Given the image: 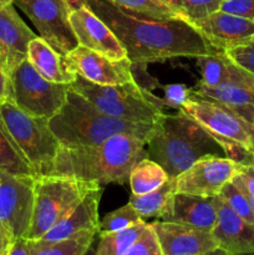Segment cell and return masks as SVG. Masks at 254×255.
Masks as SVG:
<instances>
[{"mask_svg":"<svg viewBox=\"0 0 254 255\" xmlns=\"http://www.w3.org/2000/svg\"><path fill=\"white\" fill-rule=\"evenodd\" d=\"M0 171L11 174H29L36 176L31 167L27 164L19 148L7 132L0 117Z\"/></svg>","mask_w":254,"mask_h":255,"instance_id":"27","label":"cell"},{"mask_svg":"<svg viewBox=\"0 0 254 255\" xmlns=\"http://www.w3.org/2000/svg\"><path fill=\"white\" fill-rule=\"evenodd\" d=\"M222 199L227 203V206L232 209L241 218L247 221L248 223L254 224V214L252 211L251 202L248 197L244 194L243 191L238 188L233 182H229L222 188L218 194Z\"/></svg>","mask_w":254,"mask_h":255,"instance_id":"30","label":"cell"},{"mask_svg":"<svg viewBox=\"0 0 254 255\" xmlns=\"http://www.w3.org/2000/svg\"><path fill=\"white\" fill-rule=\"evenodd\" d=\"M251 124L254 126V115H253V117H252V122H251Z\"/></svg>","mask_w":254,"mask_h":255,"instance_id":"45","label":"cell"},{"mask_svg":"<svg viewBox=\"0 0 254 255\" xmlns=\"http://www.w3.org/2000/svg\"><path fill=\"white\" fill-rule=\"evenodd\" d=\"M100 186L59 174L35 176V201L31 224L25 238L37 241Z\"/></svg>","mask_w":254,"mask_h":255,"instance_id":"5","label":"cell"},{"mask_svg":"<svg viewBox=\"0 0 254 255\" xmlns=\"http://www.w3.org/2000/svg\"><path fill=\"white\" fill-rule=\"evenodd\" d=\"M157 89H161L163 92L162 102H163L164 109H174L178 110L182 105L193 95V90L187 87L183 84H169V85H157Z\"/></svg>","mask_w":254,"mask_h":255,"instance_id":"32","label":"cell"},{"mask_svg":"<svg viewBox=\"0 0 254 255\" xmlns=\"http://www.w3.org/2000/svg\"><path fill=\"white\" fill-rule=\"evenodd\" d=\"M6 255H31V247L27 238L14 239Z\"/></svg>","mask_w":254,"mask_h":255,"instance_id":"38","label":"cell"},{"mask_svg":"<svg viewBox=\"0 0 254 255\" xmlns=\"http://www.w3.org/2000/svg\"><path fill=\"white\" fill-rule=\"evenodd\" d=\"M219 10L254 20V0H223Z\"/></svg>","mask_w":254,"mask_h":255,"instance_id":"36","label":"cell"},{"mask_svg":"<svg viewBox=\"0 0 254 255\" xmlns=\"http://www.w3.org/2000/svg\"><path fill=\"white\" fill-rule=\"evenodd\" d=\"M0 117L20 153L36 176L51 174L60 143L49 120L21 111L14 102H0Z\"/></svg>","mask_w":254,"mask_h":255,"instance_id":"6","label":"cell"},{"mask_svg":"<svg viewBox=\"0 0 254 255\" xmlns=\"http://www.w3.org/2000/svg\"><path fill=\"white\" fill-rule=\"evenodd\" d=\"M159 1L166 4L167 6L171 7L172 10H174V11H176L177 14H179V16L183 19V16H182V0H159Z\"/></svg>","mask_w":254,"mask_h":255,"instance_id":"40","label":"cell"},{"mask_svg":"<svg viewBox=\"0 0 254 255\" xmlns=\"http://www.w3.org/2000/svg\"><path fill=\"white\" fill-rule=\"evenodd\" d=\"M156 124L132 122L100 111L94 104L71 89L64 106L49 120V127L67 148L99 146L116 134H132L147 143Z\"/></svg>","mask_w":254,"mask_h":255,"instance_id":"3","label":"cell"},{"mask_svg":"<svg viewBox=\"0 0 254 255\" xmlns=\"http://www.w3.org/2000/svg\"><path fill=\"white\" fill-rule=\"evenodd\" d=\"M168 179L167 172L158 163L144 157L132 167L128 182L132 194L141 196L159 188Z\"/></svg>","mask_w":254,"mask_h":255,"instance_id":"24","label":"cell"},{"mask_svg":"<svg viewBox=\"0 0 254 255\" xmlns=\"http://www.w3.org/2000/svg\"><path fill=\"white\" fill-rule=\"evenodd\" d=\"M159 221L173 222L212 232L217 222L214 197L174 193L166 214Z\"/></svg>","mask_w":254,"mask_h":255,"instance_id":"19","label":"cell"},{"mask_svg":"<svg viewBox=\"0 0 254 255\" xmlns=\"http://www.w3.org/2000/svg\"><path fill=\"white\" fill-rule=\"evenodd\" d=\"M147 228L148 223L146 221H141L122 231L99 233L100 242L96 248L97 255H124L141 238Z\"/></svg>","mask_w":254,"mask_h":255,"instance_id":"25","label":"cell"},{"mask_svg":"<svg viewBox=\"0 0 254 255\" xmlns=\"http://www.w3.org/2000/svg\"><path fill=\"white\" fill-rule=\"evenodd\" d=\"M70 89L104 114L126 121L156 124L164 114L146 99L134 81L124 85H97L77 75Z\"/></svg>","mask_w":254,"mask_h":255,"instance_id":"7","label":"cell"},{"mask_svg":"<svg viewBox=\"0 0 254 255\" xmlns=\"http://www.w3.org/2000/svg\"><path fill=\"white\" fill-rule=\"evenodd\" d=\"M179 111L196 120L213 137L238 142L254 153V126L226 105L193 92Z\"/></svg>","mask_w":254,"mask_h":255,"instance_id":"9","label":"cell"},{"mask_svg":"<svg viewBox=\"0 0 254 255\" xmlns=\"http://www.w3.org/2000/svg\"><path fill=\"white\" fill-rule=\"evenodd\" d=\"M14 237L11 236L7 228L0 223V255H6L9 252L10 246L14 242Z\"/></svg>","mask_w":254,"mask_h":255,"instance_id":"39","label":"cell"},{"mask_svg":"<svg viewBox=\"0 0 254 255\" xmlns=\"http://www.w3.org/2000/svg\"><path fill=\"white\" fill-rule=\"evenodd\" d=\"M36 36L17 14L12 2H0V45L9 55V74L26 59L29 42Z\"/></svg>","mask_w":254,"mask_h":255,"instance_id":"21","label":"cell"},{"mask_svg":"<svg viewBox=\"0 0 254 255\" xmlns=\"http://www.w3.org/2000/svg\"><path fill=\"white\" fill-rule=\"evenodd\" d=\"M35 176L0 171V223L11 236L25 238L32 219Z\"/></svg>","mask_w":254,"mask_h":255,"instance_id":"11","label":"cell"},{"mask_svg":"<svg viewBox=\"0 0 254 255\" xmlns=\"http://www.w3.org/2000/svg\"><path fill=\"white\" fill-rule=\"evenodd\" d=\"M70 24L79 45L112 60L127 57V52L106 22L97 16L82 0H70Z\"/></svg>","mask_w":254,"mask_h":255,"instance_id":"13","label":"cell"},{"mask_svg":"<svg viewBox=\"0 0 254 255\" xmlns=\"http://www.w3.org/2000/svg\"><path fill=\"white\" fill-rule=\"evenodd\" d=\"M26 57L36 71L49 81L70 85L76 79L77 75L67 70L64 55L55 51L40 36L34 37L29 42Z\"/></svg>","mask_w":254,"mask_h":255,"instance_id":"22","label":"cell"},{"mask_svg":"<svg viewBox=\"0 0 254 255\" xmlns=\"http://www.w3.org/2000/svg\"><path fill=\"white\" fill-rule=\"evenodd\" d=\"M234 184L241 191L244 192L249 201L254 203V166H243L241 164L238 173L232 179Z\"/></svg>","mask_w":254,"mask_h":255,"instance_id":"35","label":"cell"},{"mask_svg":"<svg viewBox=\"0 0 254 255\" xmlns=\"http://www.w3.org/2000/svg\"><path fill=\"white\" fill-rule=\"evenodd\" d=\"M212 47L233 49L254 40V20L228 14L222 10L213 12L193 25Z\"/></svg>","mask_w":254,"mask_h":255,"instance_id":"16","label":"cell"},{"mask_svg":"<svg viewBox=\"0 0 254 255\" xmlns=\"http://www.w3.org/2000/svg\"><path fill=\"white\" fill-rule=\"evenodd\" d=\"M241 164L228 157L207 156L176 177V193L216 197L236 177Z\"/></svg>","mask_w":254,"mask_h":255,"instance_id":"12","label":"cell"},{"mask_svg":"<svg viewBox=\"0 0 254 255\" xmlns=\"http://www.w3.org/2000/svg\"><path fill=\"white\" fill-rule=\"evenodd\" d=\"M102 192L104 187L90 192L71 212L60 219L40 239L44 242H60L75 238L86 232L99 233V204Z\"/></svg>","mask_w":254,"mask_h":255,"instance_id":"18","label":"cell"},{"mask_svg":"<svg viewBox=\"0 0 254 255\" xmlns=\"http://www.w3.org/2000/svg\"><path fill=\"white\" fill-rule=\"evenodd\" d=\"M0 67H2L9 74V55L1 45H0Z\"/></svg>","mask_w":254,"mask_h":255,"instance_id":"41","label":"cell"},{"mask_svg":"<svg viewBox=\"0 0 254 255\" xmlns=\"http://www.w3.org/2000/svg\"><path fill=\"white\" fill-rule=\"evenodd\" d=\"M67 70L97 85H124L133 82L128 59L112 60L79 45L65 55Z\"/></svg>","mask_w":254,"mask_h":255,"instance_id":"14","label":"cell"},{"mask_svg":"<svg viewBox=\"0 0 254 255\" xmlns=\"http://www.w3.org/2000/svg\"><path fill=\"white\" fill-rule=\"evenodd\" d=\"M197 64L202 75L198 84L211 87L229 84L254 91V74L232 61L223 50L198 56Z\"/></svg>","mask_w":254,"mask_h":255,"instance_id":"20","label":"cell"},{"mask_svg":"<svg viewBox=\"0 0 254 255\" xmlns=\"http://www.w3.org/2000/svg\"><path fill=\"white\" fill-rule=\"evenodd\" d=\"M143 221L131 204L120 207L119 209L110 212L102 218L99 226V233H111L126 229L138 222Z\"/></svg>","mask_w":254,"mask_h":255,"instance_id":"29","label":"cell"},{"mask_svg":"<svg viewBox=\"0 0 254 255\" xmlns=\"http://www.w3.org/2000/svg\"><path fill=\"white\" fill-rule=\"evenodd\" d=\"M16 5L30 19L44 39L55 51L67 55L79 46L70 24V0H15Z\"/></svg>","mask_w":254,"mask_h":255,"instance_id":"10","label":"cell"},{"mask_svg":"<svg viewBox=\"0 0 254 255\" xmlns=\"http://www.w3.org/2000/svg\"><path fill=\"white\" fill-rule=\"evenodd\" d=\"M147 157L146 142L132 134H116L99 146L67 148L60 146L51 174L74 177L100 186L128 181L131 169Z\"/></svg>","mask_w":254,"mask_h":255,"instance_id":"2","label":"cell"},{"mask_svg":"<svg viewBox=\"0 0 254 255\" xmlns=\"http://www.w3.org/2000/svg\"><path fill=\"white\" fill-rule=\"evenodd\" d=\"M107 1L133 14L143 15L153 19L168 20L181 17L179 14L159 0H107Z\"/></svg>","mask_w":254,"mask_h":255,"instance_id":"28","label":"cell"},{"mask_svg":"<svg viewBox=\"0 0 254 255\" xmlns=\"http://www.w3.org/2000/svg\"><path fill=\"white\" fill-rule=\"evenodd\" d=\"M148 224L156 234L162 255H198L218 248L212 232L159 219Z\"/></svg>","mask_w":254,"mask_h":255,"instance_id":"15","label":"cell"},{"mask_svg":"<svg viewBox=\"0 0 254 255\" xmlns=\"http://www.w3.org/2000/svg\"><path fill=\"white\" fill-rule=\"evenodd\" d=\"M176 193V178H169L159 188L149 193L136 196L132 194L128 203L141 216L143 221L151 218L161 219L168 209L171 199Z\"/></svg>","mask_w":254,"mask_h":255,"instance_id":"23","label":"cell"},{"mask_svg":"<svg viewBox=\"0 0 254 255\" xmlns=\"http://www.w3.org/2000/svg\"><path fill=\"white\" fill-rule=\"evenodd\" d=\"M246 255H254V253H252V254H246Z\"/></svg>","mask_w":254,"mask_h":255,"instance_id":"46","label":"cell"},{"mask_svg":"<svg viewBox=\"0 0 254 255\" xmlns=\"http://www.w3.org/2000/svg\"><path fill=\"white\" fill-rule=\"evenodd\" d=\"M11 102L21 111L50 120L66 101L70 85L56 84L42 77L26 59L10 71Z\"/></svg>","mask_w":254,"mask_h":255,"instance_id":"8","label":"cell"},{"mask_svg":"<svg viewBox=\"0 0 254 255\" xmlns=\"http://www.w3.org/2000/svg\"><path fill=\"white\" fill-rule=\"evenodd\" d=\"M224 52H226L227 56H228L232 61L238 64L239 66L246 69L247 71L254 74V40L248 42V44H244L241 45V46L233 47V49L226 50Z\"/></svg>","mask_w":254,"mask_h":255,"instance_id":"34","label":"cell"},{"mask_svg":"<svg viewBox=\"0 0 254 255\" xmlns=\"http://www.w3.org/2000/svg\"><path fill=\"white\" fill-rule=\"evenodd\" d=\"M114 31L131 62H158L174 57L197 59L217 49L187 20H159L133 14L107 0H82Z\"/></svg>","mask_w":254,"mask_h":255,"instance_id":"1","label":"cell"},{"mask_svg":"<svg viewBox=\"0 0 254 255\" xmlns=\"http://www.w3.org/2000/svg\"><path fill=\"white\" fill-rule=\"evenodd\" d=\"M124 255H162L161 247L157 241L156 234L149 227L144 231L141 238L128 249Z\"/></svg>","mask_w":254,"mask_h":255,"instance_id":"33","label":"cell"},{"mask_svg":"<svg viewBox=\"0 0 254 255\" xmlns=\"http://www.w3.org/2000/svg\"><path fill=\"white\" fill-rule=\"evenodd\" d=\"M96 232H86L75 238L60 242L30 241L31 255H84L94 244Z\"/></svg>","mask_w":254,"mask_h":255,"instance_id":"26","label":"cell"},{"mask_svg":"<svg viewBox=\"0 0 254 255\" xmlns=\"http://www.w3.org/2000/svg\"><path fill=\"white\" fill-rule=\"evenodd\" d=\"M84 255H97V253H96V249L94 248V247H90L89 249H87V252L86 253H85Z\"/></svg>","mask_w":254,"mask_h":255,"instance_id":"43","label":"cell"},{"mask_svg":"<svg viewBox=\"0 0 254 255\" xmlns=\"http://www.w3.org/2000/svg\"><path fill=\"white\" fill-rule=\"evenodd\" d=\"M15 0H0V2H12L14 4Z\"/></svg>","mask_w":254,"mask_h":255,"instance_id":"44","label":"cell"},{"mask_svg":"<svg viewBox=\"0 0 254 255\" xmlns=\"http://www.w3.org/2000/svg\"><path fill=\"white\" fill-rule=\"evenodd\" d=\"M198 255H232V254H229L228 252L223 251V249H221V248H217V249H214V251L207 252V253H203V254H198Z\"/></svg>","mask_w":254,"mask_h":255,"instance_id":"42","label":"cell"},{"mask_svg":"<svg viewBox=\"0 0 254 255\" xmlns=\"http://www.w3.org/2000/svg\"><path fill=\"white\" fill-rule=\"evenodd\" d=\"M223 0H182V16L189 24L202 21L221 9Z\"/></svg>","mask_w":254,"mask_h":255,"instance_id":"31","label":"cell"},{"mask_svg":"<svg viewBox=\"0 0 254 255\" xmlns=\"http://www.w3.org/2000/svg\"><path fill=\"white\" fill-rule=\"evenodd\" d=\"M217 222L212 229L218 248L232 255L254 253V224L234 213L219 196L214 197Z\"/></svg>","mask_w":254,"mask_h":255,"instance_id":"17","label":"cell"},{"mask_svg":"<svg viewBox=\"0 0 254 255\" xmlns=\"http://www.w3.org/2000/svg\"><path fill=\"white\" fill-rule=\"evenodd\" d=\"M146 153L169 178H176L203 157H227L216 138L182 111L162 115L147 141Z\"/></svg>","mask_w":254,"mask_h":255,"instance_id":"4","label":"cell"},{"mask_svg":"<svg viewBox=\"0 0 254 255\" xmlns=\"http://www.w3.org/2000/svg\"><path fill=\"white\" fill-rule=\"evenodd\" d=\"M2 101H11V82L9 74L0 67V102Z\"/></svg>","mask_w":254,"mask_h":255,"instance_id":"37","label":"cell"}]
</instances>
